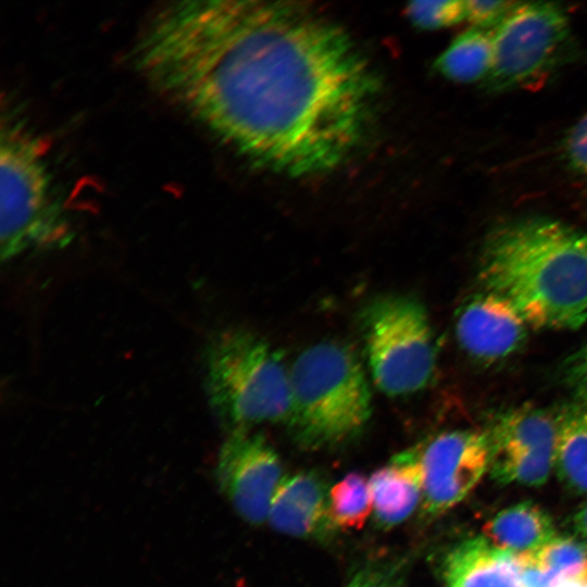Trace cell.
Returning <instances> with one entry per match:
<instances>
[{"label":"cell","instance_id":"6da1fadb","mask_svg":"<svg viewBox=\"0 0 587 587\" xmlns=\"http://www.w3.org/2000/svg\"><path fill=\"white\" fill-rule=\"evenodd\" d=\"M132 60L220 141L294 176L330 170L350 153L375 87L349 35L292 2L167 3L141 28Z\"/></svg>","mask_w":587,"mask_h":587},{"label":"cell","instance_id":"7a4b0ae2","mask_svg":"<svg viewBox=\"0 0 587 587\" xmlns=\"http://www.w3.org/2000/svg\"><path fill=\"white\" fill-rule=\"evenodd\" d=\"M487 291L505 298L528 326L576 329L587 322V230L547 216L496 226L479 259Z\"/></svg>","mask_w":587,"mask_h":587},{"label":"cell","instance_id":"3957f363","mask_svg":"<svg viewBox=\"0 0 587 587\" xmlns=\"http://www.w3.org/2000/svg\"><path fill=\"white\" fill-rule=\"evenodd\" d=\"M286 424L305 449L329 448L358 435L372 413L361 361L346 344L327 340L304 349L289 367Z\"/></svg>","mask_w":587,"mask_h":587},{"label":"cell","instance_id":"277c9868","mask_svg":"<svg viewBox=\"0 0 587 587\" xmlns=\"http://www.w3.org/2000/svg\"><path fill=\"white\" fill-rule=\"evenodd\" d=\"M72 226L41 140L21 120H2L0 135V254L62 248Z\"/></svg>","mask_w":587,"mask_h":587},{"label":"cell","instance_id":"5b68a950","mask_svg":"<svg viewBox=\"0 0 587 587\" xmlns=\"http://www.w3.org/2000/svg\"><path fill=\"white\" fill-rule=\"evenodd\" d=\"M204 385L211 409L232 432L287 421L289 367L277 349L251 330L227 328L209 340Z\"/></svg>","mask_w":587,"mask_h":587},{"label":"cell","instance_id":"8992f818","mask_svg":"<svg viewBox=\"0 0 587 587\" xmlns=\"http://www.w3.org/2000/svg\"><path fill=\"white\" fill-rule=\"evenodd\" d=\"M360 329L371 376L388 396L424 389L436 366V345L424 305L414 297L389 294L360 312Z\"/></svg>","mask_w":587,"mask_h":587},{"label":"cell","instance_id":"52a82bcc","mask_svg":"<svg viewBox=\"0 0 587 587\" xmlns=\"http://www.w3.org/2000/svg\"><path fill=\"white\" fill-rule=\"evenodd\" d=\"M570 37V18L563 8L519 2L492 30L494 61L483 86L503 92L530 85L557 64Z\"/></svg>","mask_w":587,"mask_h":587},{"label":"cell","instance_id":"ba28073f","mask_svg":"<svg viewBox=\"0 0 587 587\" xmlns=\"http://www.w3.org/2000/svg\"><path fill=\"white\" fill-rule=\"evenodd\" d=\"M554 415L532 405L504 411L487 437L491 475L501 483L544 484L554 466Z\"/></svg>","mask_w":587,"mask_h":587},{"label":"cell","instance_id":"9c48e42d","mask_svg":"<svg viewBox=\"0 0 587 587\" xmlns=\"http://www.w3.org/2000/svg\"><path fill=\"white\" fill-rule=\"evenodd\" d=\"M216 477L237 513L251 524L267 520L284 478L276 451L262 435L249 429L233 430L226 438L217 457Z\"/></svg>","mask_w":587,"mask_h":587},{"label":"cell","instance_id":"30bf717a","mask_svg":"<svg viewBox=\"0 0 587 587\" xmlns=\"http://www.w3.org/2000/svg\"><path fill=\"white\" fill-rule=\"evenodd\" d=\"M413 450L422 473L423 509L429 514L459 503L489 464L486 435L472 430L442 433Z\"/></svg>","mask_w":587,"mask_h":587},{"label":"cell","instance_id":"8fae6325","mask_svg":"<svg viewBox=\"0 0 587 587\" xmlns=\"http://www.w3.org/2000/svg\"><path fill=\"white\" fill-rule=\"evenodd\" d=\"M527 323L505 298L486 291L462 307L455 321L461 348L491 362L515 352L526 338Z\"/></svg>","mask_w":587,"mask_h":587},{"label":"cell","instance_id":"7c38bea8","mask_svg":"<svg viewBox=\"0 0 587 587\" xmlns=\"http://www.w3.org/2000/svg\"><path fill=\"white\" fill-rule=\"evenodd\" d=\"M267 520L278 532L299 538H323L336 529L329 516V491L311 472L284 476Z\"/></svg>","mask_w":587,"mask_h":587},{"label":"cell","instance_id":"4fadbf2b","mask_svg":"<svg viewBox=\"0 0 587 587\" xmlns=\"http://www.w3.org/2000/svg\"><path fill=\"white\" fill-rule=\"evenodd\" d=\"M448 587H522L516 553L473 538L454 548L445 561Z\"/></svg>","mask_w":587,"mask_h":587},{"label":"cell","instance_id":"5bb4252c","mask_svg":"<svg viewBox=\"0 0 587 587\" xmlns=\"http://www.w3.org/2000/svg\"><path fill=\"white\" fill-rule=\"evenodd\" d=\"M376 521L385 527L403 522L422 500V473L413 449L394 457L370 480Z\"/></svg>","mask_w":587,"mask_h":587},{"label":"cell","instance_id":"9a60e30c","mask_svg":"<svg viewBox=\"0 0 587 587\" xmlns=\"http://www.w3.org/2000/svg\"><path fill=\"white\" fill-rule=\"evenodd\" d=\"M483 532L495 547L512 553L537 551L555 538L550 516L529 501L503 509Z\"/></svg>","mask_w":587,"mask_h":587},{"label":"cell","instance_id":"2e32d148","mask_svg":"<svg viewBox=\"0 0 587 587\" xmlns=\"http://www.w3.org/2000/svg\"><path fill=\"white\" fill-rule=\"evenodd\" d=\"M554 466L559 478L573 492L587 494V407L574 401L554 415Z\"/></svg>","mask_w":587,"mask_h":587},{"label":"cell","instance_id":"e0dca14e","mask_svg":"<svg viewBox=\"0 0 587 587\" xmlns=\"http://www.w3.org/2000/svg\"><path fill=\"white\" fill-rule=\"evenodd\" d=\"M492 61V30L471 27L457 36L441 52L435 68L444 77L457 83H483L491 71Z\"/></svg>","mask_w":587,"mask_h":587},{"label":"cell","instance_id":"ac0fdd59","mask_svg":"<svg viewBox=\"0 0 587 587\" xmlns=\"http://www.w3.org/2000/svg\"><path fill=\"white\" fill-rule=\"evenodd\" d=\"M373 510L369 480L350 473L329 490V516L336 528H360Z\"/></svg>","mask_w":587,"mask_h":587},{"label":"cell","instance_id":"d6986e66","mask_svg":"<svg viewBox=\"0 0 587 587\" xmlns=\"http://www.w3.org/2000/svg\"><path fill=\"white\" fill-rule=\"evenodd\" d=\"M527 553L542 570L562 579L578 577L587 567L586 549L570 538H554L539 550Z\"/></svg>","mask_w":587,"mask_h":587},{"label":"cell","instance_id":"ffe728a7","mask_svg":"<svg viewBox=\"0 0 587 587\" xmlns=\"http://www.w3.org/2000/svg\"><path fill=\"white\" fill-rule=\"evenodd\" d=\"M410 20L424 29H437L466 20L465 1H417L407 8Z\"/></svg>","mask_w":587,"mask_h":587},{"label":"cell","instance_id":"44dd1931","mask_svg":"<svg viewBox=\"0 0 587 587\" xmlns=\"http://www.w3.org/2000/svg\"><path fill=\"white\" fill-rule=\"evenodd\" d=\"M520 1H465L466 20L472 27L494 30Z\"/></svg>","mask_w":587,"mask_h":587},{"label":"cell","instance_id":"7402d4cb","mask_svg":"<svg viewBox=\"0 0 587 587\" xmlns=\"http://www.w3.org/2000/svg\"><path fill=\"white\" fill-rule=\"evenodd\" d=\"M563 150L570 167L587 177V114L582 116L566 133Z\"/></svg>","mask_w":587,"mask_h":587},{"label":"cell","instance_id":"603a6c76","mask_svg":"<svg viewBox=\"0 0 587 587\" xmlns=\"http://www.w3.org/2000/svg\"><path fill=\"white\" fill-rule=\"evenodd\" d=\"M563 376L576 401L587 407V344L565 360Z\"/></svg>","mask_w":587,"mask_h":587},{"label":"cell","instance_id":"cb8c5ba5","mask_svg":"<svg viewBox=\"0 0 587 587\" xmlns=\"http://www.w3.org/2000/svg\"><path fill=\"white\" fill-rule=\"evenodd\" d=\"M522 587H555L562 578L557 574L542 570L525 553H516Z\"/></svg>","mask_w":587,"mask_h":587},{"label":"cell","instance_id":"d4e9b609","mask_svg":"<svg viewBox=\"0 0 587 587\" xmlns=\"http://www.w3.org/2000/svg\"><path fill=\"white\" fill-rule=\"evenodd\" d=\"M347 587H404L391 569L369 567L357 573Z\"/></svg>","mask_w":587,"mask_h":587},{"label":"cell","instance_id":"484cf974","mask_svg":"<svg viewBox=\"0 0 587 587\" xmlns=\"http://www.w3.org/2000/svg\"><path fill=\"white\" fill-rule=\"evenodd\" d=\"M576 533L587 546V502L580 508L574 517Z\"/></svg>","mask_w":587,"mask_h":587},{"label":"cell","instance_id":"4316f807","mask_svg":"<svg viewBox=\"0 0 587 587\" xmlns=\"http://www.w3.org/2000/svg\"><path fill=\"white\" fill-rule=\"evenodd\" d=\"M555 587H584V582L580 576L575 578L562 579Z\"/></svg>","mask_w":587,"mask_h":587},{"label":"cell","instance_id":"83f0119b","mask_svg":"<svg viewBox=\"0 0 587 587\" xmlns=\"http://www.w3.org/2000/svg\"><path fill=\"white\" fill-rule=\"evenodd\" d=\"M579 576L582 577L584 582V587H587V567Z\"/></svg>","mask_w":587,"mask_h":587}]
</instances>
